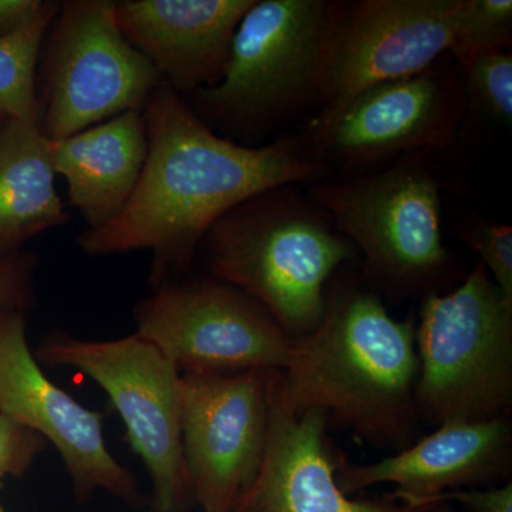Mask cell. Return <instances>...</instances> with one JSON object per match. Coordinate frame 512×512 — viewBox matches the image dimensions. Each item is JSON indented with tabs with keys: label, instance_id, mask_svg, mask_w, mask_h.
Listing matches in <instances>:
<instances>
[{
	"label": "cell",
	"instance_id": "cell-26",
	"mask_svg": "<svg viewBox=\"0 0 512 512\" xmlns=\"http://www.w3.org/2000/svg\"><path fill=\"white\" fill-rule=\"evenodd\" d=\"M43 5L45 0H0V40L25 28Z\"/></svg>",
	"mask_w": 512,
	"mask_h": 512
},
{
	"label": "cell",
	"instance_id": "cell-7",
	"mask_svg": "<svg viewBox=\"0 0 512 512\" xmlns=\"http://www.w3.org/2000/svg\"><path fill=\"white\" fill-rule=\"evenodd\" d=\"M114 0H66L50 23L36 73L40 131L60 140L143 111L161 84L153 64L128 43Z\"/></svg>",
	"mask_w": 512,
	"mask_h": 512
},
{
	"label": "cell",
	"instance_id": "cell-10",
	"mask_svg": "<svg viewBox=\"0 0 512 512\" xmlns=\"http://www.w3.org/2000/svg\"><path fill=\"white\" fill-rule=\"evenodd\" d=\"M138 303L136 335L180 373L282 372L295 339L234 286L214 278L161 282Z\"/></svg>",
	"mask_w": 512,
	"mask_h": 512
},
{
	"label": "cell",
	"instance_id": "cell-27",
	"mask_svg": "<svg viewBox=\"0 0 512 512\" xmlns=\"http://www.w3.org/2000/svg\"><path fill=\"white\" fill-rule=\"evenodd\" d=\"M0 512H6V511H5V508H3V505H2V504H0Z\"/></svg>",
	"mask_w": 512,
	"mask_h": 512
},
{
	"label": "cell",
	"instance_id": "cell-22",
	"mask_svg": "<svg viewBox=\"0 0 512 512\" xmlns=\"http://www.w3.org/2000/svg\"><path fill=\"white\" fill-rule=\"evenodd\" d=\"M460 237L480 255L495 286L512 301V228L471 215L460 222Z\"/></svg>",
	"mask_w": 512,
	"mask_h": 512
},
{
	"label": "cell",
	"instance_id": "cell-8",
	"mask_svg": "<svg viewBox=\"0 0 512 512\" xmlns=\"http://www.w3.org/2000/svg\"><path fill=\"white\" fill-rule=\"evenodd\" d=\"M441 57L416 76L376 84L338 109L315 114L301 138L332 174L376 173L404 157L454 146L468 104L456 63Z\"/></svg>",
	"mask_w": 512,
	"mask_h": 512
},
{
	"label": "cell",
	"instance_id": "cell-14",
	"mask_svg": "<svg viewBox=\"0 0 512 512\" xmlns=\"http://www.w3.org/2000/svg\"><path fill=\"white\" fill-rule=\"evenodd\" d=\"M272 386L264 461L251 490L235 512H439L441 504L409 505L352 500L339 487L330 453L328 417L319 410L293 413Z\"/></svg>",
	"mask_w": 512,
	"mask_h": 512
},
{
	"label": "cell",
	"instance_id": "cell-19",
	"mask_svg": "<svg viewBox=\"0 0 512 512\" xmlns=\"http://www.w3.org/2000/svg\"><path fill=\"white\" fill-rule=\"evenodd\" d=\"M60 2L45 0L35 19L15 35L0 40V120L40 128L36 73L40 49Z\"/></svg>",
	"mask_w": 512,
	"mask_h": 512
},
{
	"label": "cell",
	"instance_id": "cell-11",
	"mask_svg": "<svg viewBox=\"0 0 512 512\" xmlns=\"http://www.w3.org/2000/svg\"><path fill=\"white\" fill-rule=\"evenodd\" d=\"M275 370L181 373V446L192 500L235 512L251 490L268 441Z\"/></svg>",
	"mask_w": 512,
	"mask_h": 512
},
{
	"label": "cell",
	"instance_id": "cell-20",
	"mask_svg": "<svg viewBox=\"0 0 512 512\" xmlns=\"http://www.w3.org/2000/svg\"><path fill=\"white\" fill-rule=\"evenodd\" d=\"M511 0H463L450 56L458 69L488 53L510 50Z\"/></svg>",
	"mask_w": 512,
	"mask_h": 512
},
{
	"label": "cell",
	"instance_id": "cell-6",
	"mask_svg": "<svg viewBox=\"0 0 512 512\" xmlns=\"http://www.w3.org/2000/svg\"><path fill=\"white\" fill-rule=\"evenodd\" d=\"M416 346V409L431 423L497 419L510 409L512 301L481 262L454 291L424 296Z\"/></svg>",
	"mask_w": 512,
	"mask_h": 512
},
{
	"label": "cell",
	"instance_id": "cell-15",
	"mask_svg": "<svg viewBox=\"0 0 512 512\" xmlns=\"http://www.w3.org/2000/svg\"><path fill=\"white\" fill-rule=\"evenodd\" d=\"M511 463V424L497 417L440 424L414 446L376 463L343 467L336 478L346 494L393 484L392 500L433 505L450 491L507 477Z\"/></svg>",
	"mask_w": 512,
	"mask_h": 512
},
{
	"label": "cell",
	"instance_id": "cell-18",
	"mask_svg": "<svg viewBox=\"0 0 512 512\" xmlns=\"http://www.w3.org/2000/svg\"><path fill=\"white\" fill-rule=\"evenodd\" d=\"M49 141L22 121L0 124V258L69 220L56 191Z\"/></svg>",
	"mask_w": 512,
	"mask_h": 512
},
{
	"label": "cell",
	"instance_id": "cell-9",
	"mask_svg": "<svg viewBox=\"0 0 512 512\" xmlns=\"http://www.w3.org/2000/svg\"><path fill=\"white\" fill-rule=\"evenodd\" d=\"M36 355L47 366L70 367L99 384L153 481L158 512L187 510L194 500L181 446L180 370L136 333L90 342L56 332L43 340Z\"/></svg>",
	"mask_w": 512,
	"mask_h": 512
},
{
	"label": "cell",
	"instance_id": "cell-3",
	"mask_svg": "<svg viewBox=\"0 0 512 512\" xmlns=\"http://www.w3.org/2000/svg\"><path fill=\"white\" fill-rule=\"evenodd\" d=\"M299 187L259 192L202 239L211 278L258 302L292 339L318 326L332 276L357 254Z\"/></svg>",
	"mask_w": 512,
	"mask_h": 512
},
{
	"label": "cell",
	"instance_id": "cell-23",
	"mask_svg": "<svg viewBox=\"0 0 512 512\" xmlns=\"http://www.w3.org/2000/svg\"><path fill=\"white\" fill-rule=\"evenodd\" d=\"M43 447L39 434L0 413V481L25 474Z\"/></svg>",
	"mask_w": 512,
	"mask_h": 512
},
{
	"label": "cell",
	"instance_id": "cell-2",
	"mask_svg": "<svg viewBox=\"0 0 512 512\" xmlns=\"http://www.w3.org/2000/svg\"><path fill=\"white\" fill-rule=\"evenodd\" d=\"M416 328L387 312L379 293L330 281L318 326L295 339L276 375L279 400L293 413L319 410L357 436L400 444L416 417Z\"/></svg>",
	"mask_w": 512,
	"mask_h": 512
},
{
	"label": "cell",
	"instance_id": "cell-13",
	"mask_svg": "<svg viewBox=\"0 0 512 512\" xmlns=\"http://www.w3.org/2000/svg\"><path fill=\"white\" fill-rule=\"evenodd\" d=\"M0 413L56 447L80 503L99 490L141 503L136 481L106 446L103 416L76 402L40 369L19 309L0 308Z\"/></svg>",
	"mask_w": 512,
	"mask_h": 512
},
{
	"label": "cell",
	"instance_id": "cell-4",
	"mask_svg": "<svg viewBox=\"0 0 512 512\" xmlns=\"http://www.w3.org/2000/svg\"><path fill=\"white\" fill-rule=\"evenodd\" d=\"M339 6L255 0L239 22L221 82L185 100L212 131L249 147L306 110H319Z\"/></svg>",
	"mask_w": 512,
	"mask_h": 512
},
{
	"label": "cell",
	"instance_id": "cell-17",
	"mask_svg": "<svg viewBox=\"0 0 512 512\" xmlns=\"http://www.w3.org/2000/svg\"><path fill=\"white\" fill-rule=\"evenodd\" d=\"M47 141L53 170L66 180L70 205L80 212L87 229L104 227L119 217L146 164L143 111H126L73 136Z\"/></svg>",
	"mask_w": 512,
	"mask_h": 512
},
{
	"label": "cell",
	"instance_id": "cell-1",
	"mask_svg": "<svg viewBox=\"0 0 512 512\" xmlns=\"http://www.w3.org/2000/svg\"><path fill=\"white\" fill-rule=\"evenodd\" d=\"M147 158L136 190L119 217L86 229L77 244L86 255L153 252V285L191 265L208 229L259 192L279 185L330 180L299 136L249 147L212 131L184 96L161 83L143 109Z\"/></svg>",
	"mask_w": 512,
	"mask_h": 512
},
{
	"label": "cell",
	"instance_id": "cell-28",
	"mask_svg": "<svg viewBox=\"0 0 512 512\" xmlns=\"http://www.w3.org/2000/svg\"><path fill=\"white\" fill-rule=\"evenodd\" d=\"M0 124H2V120H0Z\"/></svg>",
	"mask_w": 512,
	"mask_h": 512
},
{
	"label": "cell",
	"instance_id": "cell-5",
	"mask_svg": "<svg viewBox=\"0 0 512 512\" xmlns=\"http://www.w3.org/2000/svg\"><path fill=\"white\" fill-rule=\"evenodd\" d=\"M431 156L413 154L376 173L302 187L363 255L369 285L390 298L437 292L453 272L441 204L454 185Z\"/></svg>",
	"mask_w": 512,
	"mask_h": 512
},
{
	"label": "cell",
	"instance_id": "cell-21",
	"mask_svg": "<svg viewBox=\"0 0 512 512\" xmlns=\"http://www.w3.org/2000/svg\"><path fill=\"white\" fill-rule=\"evenodd\" d=\"M468 109L501 126L512 121L511 50L476 57L460 69Z\"/></svg>",
	"mask_w": 512,
	"mask_h": 512
},
{
	"label": "cell",
	"instance_id": "cell-12",
	"mask_svg": "<svg viewBox=\"0 0 512 512\" xmlns=\"http://www.w3.org/2000/svg\"><path fill=\"white\" fill-rule=\"evenodd\" d=\"M461 5L463 0L340 2L316 114L376 84L416 76L450 55Z\"/></svg>",
	"mask_w": 512,
	"mask_h": 512
},
{
	"label": "cell",
	"instance_id": "cell-24",
	"mask_svg": "<svg viewBox=\"0 0 512 512\" xmlns=\"http://www.w3.org/2000/svg\"><path fill=\"white\" fill-rule=\"evenodd\" d=\"M36 266V256L25 252L0 258V308L19 311L28 308Z\"/></svg>",
	"mask_w": 512,
	"mask_h": 512
},
{
	"label": "cell",
	"instance_id": "cell-16",
	"mask_svg": "<svg viewBox=\"0 0 512 512\" xmlns=\"http://www.w3.org/2000/svg\"><path fill=\"white\" fill-rule=\"evenodd\" d=\"M255 0H124L119 28L161 83L190 96L221 82L239 22Z\"/></svg>",
	"mask_w": 512,
	"mask_h": 512
},
{
	"label": "cell",
	"instance_id": "cell-25",
	"mask_svg": "<svg viewBox=\"0 0 512 512\" xmlns=\"http://www.w3.org/2000/svg\"><path fill=\"white\" fill-rule=\"evenodd\" d=\"M456 501L468 512H512V484L487 490H456L441 495L439 503Z\"/></svg>",
	"mask_w": 512,
	"mask_h": 512
}]
</instances>
